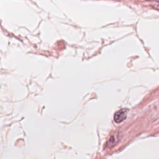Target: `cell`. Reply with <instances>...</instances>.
Returning a JSON list of instances; mask_svg holds the SVG:
<instances>
[{"label": "cell", "instance_id": "6da1fadb", "mask_svg": "<svg viewBox=\"0 0 159 159\" xmlns=\"http://www.w3.org/2000/svg\"><path fill=\"white\" fill-rule=\"evenodd\" d=\"M127 117V110L122 109L117 111L114 116V120L116 123H120L126 119Z\"/></svg>", "mask_w": 159, "mask_h": 159}, {"label": "cell", "instance_id": "7a4b0ae2", "mask_svg": "<svg viewBox=\"0 0 159 159\" xmlns=\"http://www.w3.org/2000/svg\"><path fill=\"white\" fill-rule=\"evenodd\" d=\"M152 7L156 10L159 11V1H154L151 4Z\"/></svg>", "mask_w": 159, "mask_h": 159}]
</instances>
